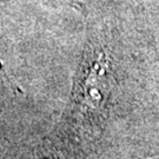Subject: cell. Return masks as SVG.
I'll return each mask as SVG.
<instances>
[{
  "label": "cell",
  "mask_w": 159,
  "mask_h": 159,
  "mask_svg": "<svg viewBox=\"0 0 159 159\" xmlns=\"http://www.w3.org/2000/svg\"><path fill=\"white\" fill-rule=\"evenodd\" d=\"M64 1H66L68 5H72V6H75L77 8H79V7H81V5H79L78 2H75L74 0H64Z\"/></svg>",
  "instance_id": "obj_1"
}]
</instances>
